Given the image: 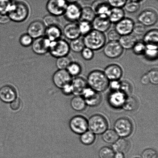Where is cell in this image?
<instances>
[{"mask_svg":"<svg viewBox=\"0 0 158 158\" xmlns=\"http://www.w3.org/2000/svg\"><path fill=\"white\" fill-rule=\"evenodd\" d=\"M30 12V7L26 1L24 0H15L13 1L7 14L11 21L22 23L27 19Z\"/></svg>","mask_w":158,"mask_h":158,"instance_id":"1","label":"cell"},{"mask_svg":"<svg viewBox=\"0 0 158 158\" xmlns=\"http://www.w3.org/2000/svg\"><path fill=\"white\" fill-rule=\"evenodd\" d=\"M86 81L89 87L100 93L107 89L110 83L109 80L103 72L98 69L90 72L87 78Z\"/></svg>","mask_w":158,"mask_h":158,"instance_id":"2","label":"cell"},{"mask_svg":"<svg viewBox=\"0 0 158 158\" xmlns=\"http://www.w3.org/2000/svg\"><path fill=\"white\" fill-rule=\"evenodd\" d=\"M83 40L85 47L94 51L103 48L106 44V38L104 33L93 29L84 36Z\"/></svg>","mask_w":158,"mask_h":158,"instance_id":"3","label":"cell"},{"mask_svg":"<svg viewBox=\"0 0 158 158\" xmlns=\"http://www.w3.org/2000/svg\"><path fill=\"white\" fill-rule=\"evenodd\" d=\"M88 128L94 134H102L108 129V123L106 119L100 114L91 116L88 120Z\"/></svg>","mask_w":158,"mask_h":158,"instance_id":"4","label":"cell"},{"mask_svg":"<svg viewBox=\"0 0 158 158\" xmlns=\"http://www.w3.org/2000/svg\"><path fill=\"white\" fill-rule=\"evenodd\" d=\"M70 51L69 43L65 40L61 38L51 41L49 52L54 58L66 56L69 55Z\"/></svg>","mask_w":158,"mask_h":158,"instance_id":"5","label":"cell"},{"mask_svg":"<svg viewBox=\"0 0 158 158\" xmlns=\"http://www.w3.org/2000/svg\"><path fill=\"white\" fill-rule=\"evenodd\" d=\"M114 129L119 137H127L132 133L133 125L130 119L125 117L120 118L114 122Z\"/></svg>","mask_w":158,"mask_h":158,"instance_id":"6","label":"cell"},{"mask_svg":"<svg viewBox=\"0 0 158 158\" xmlns=\"http://www.w3.org/2000/svg\"><path fill=\"white\" fill-rule=\"evenodd\" d=\"M68 5L65 0H49L46 10L50 15L59 17L64 15Z\"/></svg>","mask_w":158,"mask_h":158,"instance_id":"7","label":"cell"},{"mask_svg":"<svg viewBox=\"0 0 158 158\" xmlns=\"http://www.w3.org/2000/svg\"><path fill=\"white\" fill-rule=\"evenodd\" d=\"M158 17L157 12L152 9H148L142 11L137 17L139 22L146 27L154 26L157 23Z\"/></svg>","mask_w":158,"mask_h":158,"instance_id":"8","label":"cell"},{"mask_svg":"<svg viewBox=\"0 0 158 158\" xmlns=\"http://www.w3.org/2000/svg\"><path fill=\"white\" fill-rule=\"evenodd\" d=\"M69 127L75 134L81 135L87 131L88 120L83 116H75L69 121Z\"/></svg>","mask_w":158,"mask_h":158,"instance_id":"9","label":"cell"},{"mask_svg":"<svg viewBox=\"0 0 158 158\" xmlns=\"http://www.w3.org/2000/svg\"><path fill=\"white\" fill-rule=\"evenodd\" d=\"M103 48L104 55L111 59H115L121 56L124 50L118 41H109Z\"/></svg>","mask_w":158,"mask_h":158,"instance_id":"10","label":"cell"},{"mask_svg":"<svg viewBox=\"0 0 158 158\" xmlns=\"http://www.w3.org/2000/svg\"><path fill=\"white\" fill-rule=\"evenodd\" d=\"M34 40L31 46L34 53L43 55L49 52L51 41L48 38L43 36Z\"/></svg>","mask_w":158,"mask_h":158,"instance_id":"11","label":"cell"},{"mask_svg":"<svg viewBox=\"0 0 158 158\" xmlns=\"http://www.w3.org/2000/svg\"><path fill=\"white\" fill-rule=\"evenodd\" d=\"M72 80V77L66 69H58L52 76L54 84L61 89L66 85L70 84Z\"/></svg>","mask_w":158,"mask_h":158,"instance_id":"12","label":"cell"},{"mask_svg":"<svg viewBox=\"0 0 158 158\" xmlns=\"http://www.w3.org/2000/svg\"><path fill=\"white\" fill-rule=\"evenodd\" d=\"M82 7L78 3L68 4L64 14L65 18L71 23L80 21Z\"/></svg>","mask_w":158,"mask_h":158,"instance_id":"13","label":"cell"},{"mask_svg":"<svg viewBox=\"0 0 158 158\" xmlns=\"http://www.w3.org/2000/svg\"><path fill=\"white\" fill-rule=\"evenodd\" d=\"M86 105L90 106H98L102 101V96L100 92H97L90 87H87L82 95Z\"/></svg>","mask_w":158,"mask_h":158,"instance_id":"14","label":"cell"},{"mask_svg":"<svg viewBox=\"0 0 158 158\" xmlns=\"http://www.w3.org/2000/svg\"><path fill=\"white\" fill-rule=\"evenodd\" d=\"M46 29L43 21L35 20L29 24L27 29V33L33 39L44 36Z\"/></svg>","mask_w":158,"mask_h":158,"instance_id":"15","label":"cell"},{"mask_svg":"<svg viewBox=\"0 0 158 158\" xmlns=\"http://www.w3.org/2000/svg\"><path fill=\"white\" fill-rule=\"evenodd\" d=\"M134 24L131 19L125 17L115 24L114 29L121 36L130 35L133 32Z\"/></svg>","mask_w":158,"mask_h":158,"instance_id":"16","label":"cell"},{"mask_svg":"<svg viewBox=\"0 0 158 158\" xmlns=\"http://www.w3.org/2000/svg\"><path fill=\"white\" fill-rule=\"evenodd\" d=\"M91 7L96 15L107 18L111 7L107 1L105 0H95L92 3Z\"/></svg>","mask_w":158,"mask_h":158,"instance_id":"17","label":"cell"},{"mask_svg":"<svg viewBox=\"0 0 158 158\" xmlns=\"http://www.w3.org/2000/svg\"><path fill=\"white\" fill-rule=\"evenodd\" d=\"M126 95L120 90L112 91L108 96L109 105L113 108H122L126 98Z\"/></svg>","mask_w":158,"mask_h":158,"instance_id":"18","label":"cell"},{"mask_svg":"<svg viewBox=\"0 0 158 158\" xmlns=\"http://www.w3.org/2000/svg\"><path fill=\"white\" fill-rule=\"evenodd\" d=\"M104 73L109 81L119 80L123 75L122 68L119 65L111 64L105 68Z\"/></svg>","mask_w":158,"mask_h":158,"instance_id":"19","label":"cell"},{"mask_svg":"<svg viewBox=\"0 0 158 158\" xmlns=\"http://www.w3.org/2000/svg\"><path fill=\"white\" fill-rule=\"evenodd\" d=\"M17 98L16 90L10 85H6L0 88V99L6 103H10Z\"/></svg>","mask_w":158,"mask_h":158,"instance_id":"20","label":"cell"},{"mask_svg":"<svg viewBox=\"0 0 158 158\" xmlns=\"http://www.w3.org/2000/svg\"><path fill=\"white\" fill-rule=\"evenodd\" d=\"M93 29L104 33L109 30L111 23L107 17L96 15L92 22Z\"/></svg>","mask_w":158,"mask_h":158,"instance_id":"21","label":"cell"},{"mask_svg":"<svg viewBox=\"0 0 158 158\" xmlns=\"http://www.w3.org/2000/svg\"><path fill=\"white\" fill-rule=\"evenodd\" d=\"M62 33L68 40L72 41L80 37L81 35L78 24L75 23H69L63 28Z\"/></svg>","mask_w":158,"mask_h":158,"instance_id":"22","label":"cell"},{"mask_svg":"<svg viewBox=\"0 0 158 158\" xmlns=\"http://www.w3.org/2000/svg\"><path fill=\"white\" fill-rule=\"evenodd\" d=\"M72 94L75 96H81L88 87L86 81L82 77H77L71 82Z\"/></svg>","mask_w":158,"mask_h":158,"instance_id":"23","label":"cell"},{"mask_svg":"<svg viewBox=\"0 0 158 158\" xmlns=\"http://www.w3.org/2000/svg\"><path fill=\"white\" fill-rule=\"evenodd\" d=\"M62 30L59 26H52L46 27L44 36L49 41H53L61 38Z\"/></svg>","mask_w":158,"mask_h":158,"instance_id":"24","label":"cell"},{"mask_svg":"<svg viewBox=\"0 0 158 158\" xmlns=\"http://www.w3.org/2000/svg\"><path fill=\"white\" fill-rule=\"evenodd\" d=\"M137 41L135 36L130 34L121 36L118 42L122 48L125 50H129L132 49Z\"/></svg>","mask_w":158,"mask_h":158,"instance_id":"25","label":"cell"},{"mask_svg":"<svg viewBox=\"0 0 158 158\" xmlns=\"http://www.w3.org/2000/svg\"><path fill=\"white\" fill-rule=\"evenodd\" d=\"M125 12L123 8L111 7L108 18L111 24H115L125 18Z\"/></svg>","mask_w":158,"mask_h":158,"instance_id":"26","label":"cell"},{"mask_svg":"<svg viewBox=\"0 0 158 158\" xmlns=\"http://www.w3.org/2000/svg\"><path fill=\"white\" fill-rule=\"evenodd\" d=\"M131 148V143L127 140L122 138L118 139L113 144L112 148L113 151L116 152L125 153L128 152Z\"/></svg>","mask_w":158,"mask_h":158,"instance_id":"27","label":"cell"},{"mask_svg":"<svg viewBox=\"0 0 158 158\" xmlns=\"http://www.w3.org/2000/svg\"><path fill=\"white\" fill-rule=\"evenodd\" d=\"M146 48L143 55L147 60L154 61L158 57V46L156 44H147Z\"/></svg>","mask_w":158,"mask_h":158,"instance_id":"28","label":"cell"},{"mask_svg":"<svg viewBox=\"0 0 158 158\" xmlns=\"http://www.w3.org/2000/svg\"><path fill=\"white\" fill-rule=\"evenodd\" d=\"M142 41L147 44H158V31L157 29H151L144 35Z\"/></svg>","mask_w":158,"mask_h":158,"instance_id":"29","label":"cell"},{"mask_svg":"<svg viewBox=\"0 0 158 158\" xmlns=\"http://www.w3.org/2000/svg\"><path fill=\"white\" fill-rule=\"evenodd\" d=\"M70 105L72 109L77 111H83L86 106L83 98L80 96H75L71 100Z\"/></svg>","mask_w":158,"mask_h":158,"instance_id":"30","label":"cell"},{"mask_svg":"<svg viewBox=\"0 0 158 158\" xmlns=\"http://www.w3.org/2000/svg\"><path fill=\"white\" fill-rule=\"evenodd\" d=\"M96 16L95 12L91 7L85 6L82 7L80 21L82 20L92 23Z\"/></svg>","mask_w":158,"mask_h":158,"instance_id":"31","label":"cell"},{"mask_svg":"<svg viewBox=\"0 0 158 158\" xmlns=\"http://www.w3.org/2000/svg\"><path fill=\"white\" fill-rule=\"evenodd\" d=\"M119 136L114 130H107L102 134V138L106 143L113 144L119 139Z\"/></svg>","mask_w":158,"mask_h":158,"instance_id":"32","label":"cell"},{"mask_svg":"<svg viewBox=\"0 0 158 158\" xmlns=\"http://www.w3.org/2000/svg\"><path fill=\"white\" fill-rule=\"evenodd\" d=\"M69 45L70 50L75 53H80L85 47L83 38L80 37L71 41Z\"/></svg>","mask_w":158,"mask_h":158,"instance_id":"33","label":"cell"},{"mask_svg":"<svg viewBox=\"0 0 158 158\" xmlns=\"http://www.w3.org/2000/svg\"><path fill=\"white\" fill-rule=\"evenodd\" d=\"M138 106L137 99L134 97H129L126 98L122 108L127 111H132L137 109Z\"/></svg>","mask_w":158,"mask_h":158,"instance_id":"34","label":"cell"},{"mask_svg":"<svg viewBox=\"0 0 158 158\" xmlns=\"http://www.w3.org/2000/svg\"><path fill=\"white\" fill-rule=\"evenodd\" d=\"M80 135V141L84 145H90L95 141V135L90 131H86Z\"/></svg>","mask_w":158,"mask_h":158,"instance_id":"35","label":"cell"},{"mask_svg":"<svg viewBox=\"0 0 158 158\" xmlns=\"http://www.w3.org/2000/svg\"><path fill=\"white\" fill-rule=\"evenodd\" d=\"M56 64L58 69H66L72 60L69 55L56 58Z\"/></svg>","mask_w":158,"mask_h":158,"instance_id":"36","label":"cell"},{"mask_svg":"<svg viewBox=\"0 0 158 158\" xmlns=\"http://www.w3.org/2000/svg\"><path fill=\"white\" fill-rule=\"evenodd\" d=\"M66 70L71 76L75 77L78 76L81 73L82 68L79 63L72 61L68 66Z\"/></svg>","mask_w":158,"mask_h":158,"instance_id":"37","label":"cell"},{"mask_svg":"<svg viewBox=\"0 0 158 158\" xmlns=\"http://www.w3.org/2000/svg\"><path fill=\"white\" fill-rule=\"evenodd\" d=\"M125 10L129 13H135L139 10L140 7V2L128 0L124 6Z\"/></svg>","mask_w":158,"mask_h":158,"instance_id":"38","label":"cell"},{"mask_svg":"<svg viewBox=\"0 0 158 158\" xmlns=\"http://www.w3.org/2000/svg\"><path fill=\"white\" fill-rule=\"evenodd\" d=\"M78 24L81 35L84 36L93 29L92 23L89 22L80 20Z\"/></svg>","mask_w":158,"mask_h":158,"instance_id":"39","label":"cell"},{"mask_svg":"<svg viewBox=\"0 0 158 158\" xmlns=\"http://www.w3.org/2000/svg\"><path fill=\"white\" fill-rule=\"evenodd\" d=\"M46 27L52 26H59L60 21L58 17L50 15H46L43 21Z\"/></svg>","mask_w":158,"mask_h":158,"instance_id":"40","label":"cell"},{"mask_svg":"<svg viewBox=\"0 0 158 158\" xmlns=\"http://www.w3.org/2000/svg\"><path fill=\"white\" fill-rule=\"evenodd\" d=\"M114 152L108 147H104L99 151L98 155L100 158H114Z\"/></svg>","mask_w":158,"mask_h":158,"instance_id":"41","label":"cell"},{"mask_svg":"<svg viewBox=\"0 0 158 158\" xmlns=\"http://www.w3.org/2000/svg\"><path fill=\"white\" fill-rule=\"evenodd\" d=\"M146 48V45L143 41H138L135 43L132 49L133 52L137 55H143Z\"/></svg>","mask_w":158,"mask_h":158,"instance_id":"42","label":"cell"},{"mask_svg":"<svg viewBox=\"0 0 158 158\" xmlns=\"http://www.w3.org/2000/svg\"><path fill=\"white\" fill-rule=\"evenodd\" d=\"M34 39L27 33L23 34L19 38V43L22 46L28 47L31 46Z\"/></svg>","mask_w":158,"mask_h":158,"instance_id":"43","label":"cell"},{"mask_svg":"<svg viewBox=\"0 0 158 158\" xmlns=\"http://www.w3.org/2000/svg\"><path fill=\"white\" fill-rule=\"evenodd\" d=\"M12 0H0V14H7L12 5Z\"/></svg>","mask_w":158,"mask_h":158,"instance_id":"44","label":"cell"},{"mask_svg":"<svg viewBox=\"0 0 158 158\" xmlns=\"http://www.w3.org/2000/svg\"><path fill=\"white\" fill-rule=\"evenodd\" d=\"M148 74L150 83L153 85L158 84V71L157 69H154L148 71Z\"/></svg>","mask_w":158,"mask_h":158,"instance_id":"45","label":"cell"},{"mask_svg":"<svg viewBox=\"0 0 158 158\" xmlns=\"http://www.w3.org/2000/svg\"><path fill=\"white\" fill-rule=\"evenodd\" d=\"M81 54L82 58L86 61L92 60L94 56V51L86 47H85L82 50Z\"/></svg>","mask_w":158,"mask_h":158,"instance_id":"46","label":"cell"},{"mask_svg":"<svg viewBox=\"0 0 158 158\" xmlns=\"http://www.w3.org/2000/svg\"><path fill=\"white\" fill-rule=\"evenodd\" d=\"M141 158H158L157 153L152 148H147L142 152Z\"/></svg>","mask_w":158,"mask_h":158,"instance_id":"47","label":"cell"},{"mask_svg":"<svg viewBox=\"0 0 158 158\" xmlns=\"http://www.w3.org/2000/svg\"><path fill=\"white\" fill-rule=\"evenodd\" d=\"M146 29V26L138 22L137 23H135L133 32L137 35H141L144 33Z\"/></svg>","mask_w":158,"mask_h":158,"instance_id":"48","label":"cell"},{"mask_svg":"<svg viewBox=\"0 0 158 158\" xmlns=\"http://www.w3.org/2000/svg\"><path fill=\"white\" fill-rule=\"evenodd\" d=\"M128 0H107L111 7L123 8Z\"/></svg>","mask_w":158,"mask_h":158,"instance_id":"49","label":"cell"},{"mask_svg":"<svg viewBox=\"0 0 158 158\" xmlns=\"http://www.w3.org/2000/svg\"><path fill=\"white\" fill-rule=\"evenodd\" d=\"M131 90V86L130 84L126 81L120 82V91L126 94H129Z\"/></svg>","mask_w":158,"mask_h":158,"instance_id":"50","label":"cell"},{"mask_svg":"<svg viewBox=\"0 0 158 158\" xmlns=\"http://www.w3.org/2000/svg\"><path fill=\"white\" fill-rule=\"evenodd\" d=\"M120 36L115 29H111L107 34L108 38L110 41H118Z\"/></svg>","mask_w":158,"mask_h":158,"instance_id":"51","label":"cell"},{"mask_svg":"<svg viewBox=\"0 0 158 158\" xmlns=\"http://www.w3.org/2000/svg\"><path fill=\"white\" fill-rule=\"evenodd\" d=\"M10 103V108L12 110L18 111L21 108L22 105V102L19 98H17Z\"/></svg>","mask_w":158,"mask_h":158,"instance_id":"52","label":"cell"},{"mask_svg":"<svg viewBox=\"0 0 158 158\" xmlns=\"http://www.w3.org/2000/svg\"><path fill=\"white\" fill-rule=\"evenodd\" d=\"M109 86L112 91L120 90V82L119 81V80L111 81L109 83Z\"/></svg>","mask_w":158,"mask_h":158,"instance_id":"53","label":"cell"},{"mask_svg":"<svg viewBox=\"0 0 158 158\" xmlns=\"http://www.w3.org/2000/svg\"><path fill=\"white\" fill-rule=\"evenodd\" d=\"M11 20L8 14H0V24H7Z\"/></svg>","mask_w":158,"mask_h":158,"instance_id":"54","label":"cell"},{"mask_svg":"<svg viewBox=\"0 0 158 158\" xmlns=\"http://www.w3.org/2000/svg\"><path fill=\"white\" fill-rule=\"evenodd\" d=\"M62 92L66 95H69L72 94V88L71 83L66 85L61 89Z\"/></svg>","mask_w":158,"mask_h":158,"instance_id":"55","label":"cell"},{"mask_svg":"<svg viewBox=\"0 0 158 158\" xmlns=\"http://www.w3.org/2000/svg\"><path fill=\"white\" fill-rule=\"evenodd\" d=\"M141 83L145 85H148L150 83L149 78L148 76V74H145L141 77L140 79Z\"/></svg>","mask_w":158,"mask_h":158,"instance_id":"56","label":"cell"},{"mask_svg":"<svg viewBox=\"0 0 158 158\" xmlns=\"http://www.w3.org/2000/svg\"><path fill=\"white\" fill-rule=\"evenodd\" d=\"M114 158H124V155L122 152H116L114 154Z\"/></svg>","mask_w":158,"mask_h":158,"instance_id":"57","label":"cell"},{"mask_svg":"<svg viewBox=\"0 0 158 158\" xmlns=\"http://www.w3.org/2000/svg\"><path fill=\"white\" fill-rule=\"evenodd\" d=\"M68 4L76 3L78 2L79 0H65Z\"/></svg>","mask_w":158,"mask_h":158,"instance_id":"58","label":"cell"},{"mask_svg":"<svg viewBox=\"0 0 158 158\" xmlns=\"http://www.w3.org/2000/svg\"><path fill=\"white\" fill-rule=\"evenodd\" d=\"M131 1L137 2H140V1H143V0H131Z\"/></svg>","mask_w":158,"mask_h":158,"instance_id":"59","label":"cell"},{"mask_svg":"<svg viewBox=\"0 0 158 158\" xmlns=\"http://www.w3.org/2000/svg\"><path fill=\"white\" fill-rule=\"evenodd\" d=\"M84 1H89V0H84Z\"/></svg>","mask_w":158,"mask_h":158,"instance_id":"60","label":"cell"},{"mask_svg":"<svg viewBox=\"0 0 158 158\" xmlns=\"http://www.w3.org/2000/svg\"><path fill=\"white\" fill-rule=\"evenodd\" d=\"M139 158V157H136V158Z\"/></svg>","mask_w":158,"mask_h":158,"instance_id":"61","label":"cell"}]
</instances>
